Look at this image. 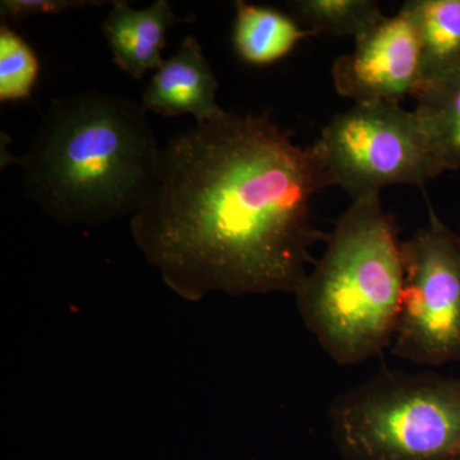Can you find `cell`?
I'll use <instances>...</instances> for the list:
<instances>
[{"mask_svg": "<svg viewBox=\"0 0 460 460\" xmlns=\"http://www.w3.org/2000/svg\"><path fill=\"white\" fill-rule=\"evenodd\" d=\"M155 135L141 102L91 93L54 100L18 160L27 198L65 226L135 215L155 178Z\"/></svg>", "mask_w": 460, "mask_h": 460, "instance_id": "obj_2", "label": "cell"}, {"mask_svg": "<svg viewBox=\"0 0 460 460\" xmlns=\"http://www.w3.org/2000/svg\"><path fill=\"white\" fill-rule=\"evenodd\" d=\"M107 2L90 0H2L0 16L2 20L21 21L38 14H60L71 9L105 4Z\"/></svg>", "mask_w": 460, "mask_h": 460, "instance_id": "obj_15", "label": "cell"}, {"mask_svg": "<svg viewBox=\"0 0 460 460\" xmlns=\"http://www.w3.org/2000/svg\"><path fill=\"white\" fill-rule=\"evenodd\" d=\"M232 41L238 57L248 65L262 66L289 56L311 31L295 17L265 5L234 3Z\"/></svg>", "mask_w": 460, "mask_h": 460, "instance_id": "obj_10", "label": "cell"}, {"mask_svg": "<svg viewBox=\"0 0 460 460\" xmlns=\"http://www.w3.org/2000/svg\"><path fill=\"white\" fill-rule=\"evenodd\" d=\"M314 148L332 186L352 201L395 184L423 187L443 172L416 115L398 102L354 104L330 120Z\"/></svg>", "mask_w": 460, "mask_h": 460, "instance_id": "obj_5", "label": "cell"}, {"mask_svg": "<svg viewBox=\"0 0 460 460\" xmlns=\"http://www.w3.org/2000/svg\"><path fill=\"white\" fill-rule=\"evenodd\" d=\"M402 9L419 32L422 86L460 71V0H410Z\"/></svg>", "mask_w": 460, "mask_h": 460, "instance_id": "obj_11", "label": "cell"}, {"mask_svg": "<svg viewBox=\"0 0 460 460\" xmlns=\"http://www.w3.org/2000/svg\"><path fill=\"white\" fill-rule=\"evenodd\" d=\"M181 21L189 20L175 16L166 0H156L144 9L115 0L102 29L115 65L135 80H141L148 71L159 68L164 62L162 53L166 32Z\"/></svg>", "mask_w": 460, "mask_h": 460, "instance_id": "obj_9", "label": "cell"}, {"mask_svg": "<svg viewBox=\"0 0 460 460\" xmlns=\"http://www.w3.org/2000/svg\"><path fill=\"white\" fill-rule=\"evenodd\" d=\"M404 288L392 350L420 366L460 362V234L429 210L402 242Z\"/></svg>", "mask_w": 460, "mask_h": 460, "instance_id": "obj_6", "label": "cell"}, {"mask_svg": "<svg viewBox=\"0 0 460 460\" xmlns=\"http://www.w3.org/2000/svg\"><path fill=\"white\" fill-rule=\"evenodd\" d=\"M328 187L314 146L295 144L270 114L224 111L160 148L132 235L166 286L190 301L211 292L296 295L311 250L329 237L311 213Z\"/></svg>", "mask_w": 460, "mask_h": 460, "instance_id": "obj_1", "label": "cell"}, {"mask_svg": "<svg viewBox=\"0 0 460 460\" xmlns=\"http://www.w3.org/2000/svg\"><path fill=\"white\" fill-rule=\"evenodd\" d=\"M344 460H459L460 378L384 370L329 411Z\"/></svg>", "mask_w": 460, "mask_h": 460, "instance_id": "obj_4", "label": "cell"}, {"mask_svg": "<svg viewBox=\"0 0 460 460\" xmlns=\"http://www.w3.org/2000/svg\"><path fill=\"white\" fill-rule=\"evenodd\" d=\"M326 243L296 305L332 361L358 365L394 339L404 288L402 242L380 195H370L352 201Z\"/></svg>", "mask_w": 460, "mask_h": 460, "instance_id": "obj_3", "label": "cell"}, {"mask_svg": "<svg viewBox=\"0 0 460 460\" xmlns=\"http://www.w3.org/2000/svg\"><path fill=\"white\" fill-rule=\"evenodd\" d=\"M40 63L31 47L4 23L0 27V100L20 102L31 96Z\"/></svg>", "mask_w": 460, "mask_h": 460, "instance_id": "obj_14", "label": "cell"}, {"mask_svg": "<svg viewBox=\"0 0 460 460\" xmlns=\"http://www.w3.org/2000/svg\"><path fill=\"white\" fill-rule=\"evenodd\" d=\"M288 7L313 35L352 36L354 40L385 17L378 3L372 0H293Z\"/></svg>", "mask_w": 460, "mask_h": 460, "instance_id": "obj_13", "label": "cell"}, {"mask_svg": "<svg viewBox=\"0 0 460 460\" xmlns=\"http://www.w3.org/2000/svg\"><path fill=\"white\" fill-rule=\"evenodd\" d=\"M413 113L441 171L460 169V71L420 87Z\"/></svg>", "mask_w": 460, "mask_h": 460, "instance_id": "obj_12", "label": "cell"}, {"mask_svg": "<svg viewBox=\"0 0 460 460\" xmlns=\"http://www.w3.org/2000/svg\"><path fill=\"white\" fill-rule=\"evenodd\" d=\"M217 87L201 45L187 35L177 53L156 69L144 91L141 105L145 111L164 117L190 114L196 123H202L224 111L217 102Z\"/></svg>", "mask_w": 460, "mask_h": 460, "instance_id": "obj_8", "label": "cell"}, {"mask_svg": "<svg viewBox=\"0 0 460 460\" xmlns=\"http://www.w3.org/2000/svg\"><path fill=\"white\" fill-rule=\"evenodd\" d=\"M460 460V459H459Z\"/></svg>", "mask_w": 460, "mask_h": 460, "instance_id": "obj_16", "label": "cell"}, {"mask_svg": "<svg viewBox=\"0 0 460 460\" xmlns=\"http://www.w3.org/2000/svg\"><path fill=\"white\" fill-rule=\"evenodd\" d=\"M339 95L365 102H398L416 98L422 86V50L411 17L401 11L384 17L356 39L352 53L339 57L332 69Z\"/></svg>", "mask_w": 460, "mask_h": 460, "instance_id": "obj_7", "label": "cell"}]
</instances>
